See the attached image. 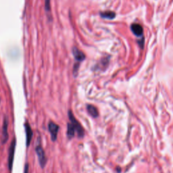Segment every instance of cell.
Masks as SVG:
<instances>
[{
  "label": "cell",
  "instance_id": "obj_8",
  "mask_svg": "<svg viewBox=\"0 0 173 173\" xmlns=\"http://www.w3.org/2000/svg\"><path fill=\"white\" fill-rule=\"evenodd\" d=\"M73 54L75 57V60L77 61V62H81L85 59V55L82 51L79 50L76 48H74L73 49Z\"/></svg>",
  "mask_w": 173,
  "mask_h": 173
},
{
  "label": "cell",
  "instance_id": "obj_1",
  "mask_svg": "<svg viewBox=\"0 0 173 173\" xmlns=\"http://www.w3.org/2000/svg\"><path fill=\"white\" fill-rule=\"evenodd\" d=\"M68 115L69 120H70V122L73 124L74 127L75 128L76 133H77L78 137L80 138V139H82V138L84 137V136H85V130H84V128H83L82 125H81V123L76 119L75 116H74L73 113L72 112L71 110L68 111Z\"/></svg>",
  "mask_w": 173,
  "mask_h": 173
},
{
  "label": "cell",
  "instance_id": "obj_4",
  "mask_svg": "<svg viewBox=\"0 0 173 173\" xmlns=\"http://www.w3.org/2000/svg\"><path fill=\"white\" fill-rule=\"evenodd\" d=\"M60 129V127L52 121H50L48 124V130L51 135V139L52 141H56L58 137V131Z\"/></svg>",
  "mask_w": 173,
  "mask_h": 173
},
{
  "label": "cell",
  "instance_id": "obj_10",
  "mask_svg": "<svg viewBox=\"0 0 173 173\" xmlns=\"http://www.w3.org/2000/svg\"><path fill=\"white\" fill-rule=\"evenodd\" d=\"M86 110L88 111V113L93 118H97L99 116V112L95 106L89 104L86 106Z\"/></svg>",
  "mask_w": 173,
  "mask_h": 173
},
{
  "label": "cell",
  "instance_id": "obj_12",
  "mask_svg": "<svg viewBox=\"0 0 173 173\" xmlns=\"http://www.w3.org/2000/svg\"><path fill=\"white\" fill-rule=\"evenodd\" d=\"M78 68H79V62H76L75 63L73 68V75L75 76V77H76L78 75Z\"/></svg>",
  "mask_w": 173,
  "mask_h": 173
},
{
  "label": "cell",
  "instance_id": "obj_5",
  "mask_svg": "<svg viewBox=\"0 0 173 173\" xmlns=\"http://www.w3.org/2000/svg\"><path fill=\"white\" fill-rule=\"evenodd\" d=\"M8 118L6 116H5L3 120V126H2V137H1V143L5 144L8 141L9 138L8 134Z\"/></svg>",
  "mask_w": 173,
  "mask_h": 173
},
{
  "label": "cell",
  "instance_id": "obj_6",
  "mask_svg": "<svg viewBox=\"0 0 173 173\" xmlns=\"http://www.w3.org/2000/svg\"><path fill=\"white\" fill-rule=\"evenodd\" d=\"M24 128H25L26 132V147H29V146L31 144L32 138H33V132L31 128V125H29L28 122H25V124H24Z\"/></svg>",
  "mask_w": 173,
  "mask_h": 173
},
{
  "label": "cell",
  "instance_id": "obj_3",
  "mask_svg": "<svg viewBox=\"0 0 173 173\" xmlns=\"http://www.w3.org/2000/svg\"><path fill=\"white\" fill-rule=\"evenodd\" d=\"M16 138H14L12 139L10 146L9 148L8 151V168L10 171L12 172V167H13V163H14V153H15L16 150Z\"/></svg>",
  "mask_w": 173,
  "mask_h": 173
},
{
  "label": "cell",
  "instance_id": "obj_9",
  "mask_svg": "<svg viewBox=\"0 0 173 173\" xmlns=\"http://www.w3.org/2000/svg\"><path fill=\"white\" fill-rule=\"evenodd\" d=\"M75 128L74 127V126L73 125L71 122H69L67 124V132H66V135H67V138L70 140L73 139V138L75 137Z\"/></svg>",
  "mask_w": 173,
  "mask_h": 173
},
{
  "label": "cell",
  "instance_id": "obj_7",
  "mask_svg": "<svg viewBox=\"0 0 173 173\" xmlns=\"http://www.w3.org/2000/svg\"><path fill=\"white\" fill-rule=\"evenodd\" d=\"M130 29H131L133 34L137 37H143V29L141 24L138 23H133L130 25Z\"/></svg>",
  "mask_w": 173,
  "mask_h": 173
},
{
  "label": "cell",
  "instance_id": "obj_13",
  "mask_svg": "<svg viewBox=\"0 0 173 173\" xmlns=\"http://www.w3.org/2000/svg\"><path fill=\"white\" fill-rule=\"evenodd\" d=\"M45 8L47 12L49 13L51 11V6H50V0H45Z\"/></svg>",
  "mask_w": 173,
  "mask_h": 173
},
{
  "label": "cell",
  "instance_id": "obj_15",
  "mask_svg": "<svg viewBox=\"0 0 173 173\" xmlns=\"http://www.w3.org/2000/svg\"><path fill=\"white\" fill-rule=\"evenodd\" d=\"M0 100H1V98H0Z\"/></svg>",
  "mask_w": 173,
  "mask_h": 173
},
{
  "label": "cell",
  "instance_id": "obj_11",
  "mask_svg": "<svg viewBox=\"0 0 173 173\" xmlns=\"http://www.w3.org/2000/svg\"><path fill=\"white\" fill-rule=\"evenodd\" d=\"M100 16L103 18L112 20L116 17V13L114 12H112V11H106V12H101Z\"/></svg>",
  "mask_w": 173,
  "mask_h": 173
},
{
  "label": "cell",
  "instance_id": "obj_2",
  "mask_svg": "<svg viewBox=\"0 0 173 173\" xmlns=\"http://www.w3.org/2000/svg\"><path fill=\"white\" fill-rule=\"evenodd\" d=\"M35 152L37 153V155L40 166L42 169H44L46 166L47 162H48V158H47L45 151H44L43 148L42 147V145L40 142H39L37 144L35 147Z\"/></svg>",
  "mask_w": 173,
  "mask_h": 173
},
{
  "label": "cell",
  "instance_id": "obj_14",
  "mask_svg": "<svg viewBox=\"0 0 173 173\" xmlns=\"http://www.w3.org/2000/svg\"><path fill=\"white\" fill-rule=\"evenodd\" d=\"M29 165L28 163H26L25 166H24V173H29Z\"/></svg>",
  "mask_w": 173,
  "mask_h": 173
}]
</instances>
